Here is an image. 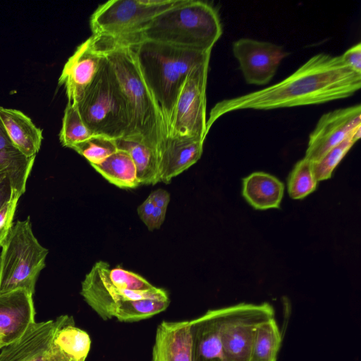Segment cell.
<instances>
[{
	"label": "cell",
	"instance_id": "obj_20",
	"mask_svg": "<svg viewBox=\"0 0 361 361\" xmlns=\"http://www.w3.org/2000/svg\"><path fill=\"white\" fill-rule=\"evenodd\" d=\"M0 121L13 144L27 157H35L42 144V130L16 109L0 106Z\"/></svg>",
	"mask_w": 361,
	"mask_h": 361
},
{
	"label": "cell",
	"instance_id": "obj_33",
	"mask_svg": "<svg viewBox=\"0 0 361 361\" xmlns=\"http://www.w3.org/2000/svg\"><path fill=\"white\" fill-rule=\"evenodd\" d=\"M14 197H18L12 188L8 176L0 172V209Z\"/></svg>",
	"mask_w": 361,
	"mask_h": 361
},
{
	"label": "cell",
	"instance_id": "obj_14",
	"mask_svg": "<svg viewBox=\"0 0 361 361\" xmlns=\"http://www.w3.org/2000/svg\"><path fill=\"white\" fill-rule=\"evenodd\" d=\"M32 295L24 289L0 293V344L20 338L35 322Z\"/></svg>",
	"mask_w": 361,
	"mask_h": 361
},
{
	"label": "cell",
	"instance_id": "obj_3",
	"mask_svg": "<svg viewBox=\"0 0 361 361\" xmlns=\"http://www.w3.org/2000/svg\"><path fill=\"white\" fill-rule=\"evenodd\" d=\"M92 43L111 65L126 101L129 127L123 138L143 142L155 149L159 156L161 146L167 137L166 130L133 50L128 46Z\"/></svg>",
	"mask_w": 361,
	"mask_h": 361
},
{
	"label": "cell",
	"instance_id": "obj_34",
	"mask_svg": "<svg viewBox=\"0 0 361 361\" xmlns=\"http://www.w3.org/2000/svg\"><path fill=\"white\" fill-rule=\"evenodd\" d=\"M148 197L156 207L167 209L170 202V194L166 190L159 188L154 190L149 195Z\"/></svg>",
	"mask_w": 361,
	"mask_h": 361
},
{
	"label": "cell",
	"instance_id": "obj_17",
	"mask_svg": "<svg viewBox=\"0 0 361 361\" xmlns=\"http://www.w3.org/2000/svg\"><path fill=\"white\" fill-rule=\"evenodd\" d=\"M151 361H193L190 320L158 325Z\"/></svg>",
	"mask_w": 361,
	"mask_h": 361
},
{
	"label": "cell",
	"instance_id": "obj_8",
	"mask_svg": "<svg viewBox=\"0 0 361 361\" xmlns=\"http://www.w3.org/2000/svg\"><path fill=\"white\" fill-rule=\"evenodd\" d=\"M224 308L221 326L224 361H250L256 328L274 317V310L268 302L240 303Z\"/></svg>",
	"mask_w": 361,
	"mask_h": 361
},
{
	"label": "cell",
	"instance_id": "obj_7",
	"mask_svg": "<svg viewBox=\"0 0 361 361\" xmlns=\"http://www.w3.org/2000/svg\"><path fill=\"white\" fill-rule=\"evenodd\" d=\"M180 0H111L99 5L91 15L92 36L116 41L140 34L159 14Z\"/></svg>",
	"mask_w": 361,
	"mask_h": 361
},
{
	"label": "cell",
	"instance_id": "obj_19",
	"mask_svg": "<svg viewBox=\"0 0 361 361\" xmlns=\"http://www.w3.org/2000/svg\"><path fill=\"white\" fill-rule=\"evenodd\" d=\"M51 341L54 354L61 361H85L91 347L88 333L75 326L72 316L63 314L54 319Z\"/></svg>",
	"mask_w": 361,
	"mask_h": 361
},
{
	"label": "cell",
	"instance_id": "obj_1",
	"mask_svg": "<svg viewBox=\"0 0 361 361\" xmlns=\"http://www.w3.org/2000/svg\"><path fill=\"white\" fill-rule=\"evenodd\" d=\"M360 87L361 73L346 66L341 56L319 53L279 82L216 103L207 120V131L218 118L231 111L323 104L349 97Z\"/></svg>",
	"mask_w": 361,
	"mask_h": 361
},
{
	"label": "cell",
	"instance_id": "obj_6",
	"mask_svg": "<svg viewBox=\"0 0 361 361\" xmlns=\"http://www.w3.org/2000/svg\"><path fill=\"white\" fill-rule=\"evenodd\" d=\"M48 252L34 235L29 216L15 222L1 245L0 293L24 289L33 295Z\"/></svg>",
	"mask_w": 361,
	"mask_h": 361
},
{
	"label": "cell",
	"instance_id": "obj_27",
	"mask_svg": "<svg viewBox=\"0 0 361 361\" xmlns=\"http://www.w3.org/2000/svg\"><path fill=\"white\" fill-rule=\"evenodd\" d=\"M94 134L82 119L75 104L68 103L64 110L59 140L63 147L72 148Z\"/></svg>",
	"mask_w": 361,
	"mask_h": 361
},
{
	"label": "cell",
	"instance_id": "obj_13",
	"mask_svg": "<svg viewBox=\"0 0 361 361\" xmlns=\"http://www.w3.org/2000/svg\"><path fill=\"white\" fill-rule=\"evenodd\" d=\"M102 56L88 38L77 47L66 61L59 84L64 87L68 103L76 104L81 99L96 75Z\"/></svg>",
	"mask_w": 361,
	"mask_h": 361
},
{
	"label": "cell",
	"instance_id": "obj_22",
	"mask_svg": "<svg viewBox=\"0 0 361 361\" xmlns=\"http://www.w3.org/2000/svg\"><path fill=\"white\" fill-rule=\"evenodd\" d=\"M35 158L27 157L13 144L0 121V172L8 176L19 197L25 192Z\"/></svg>",
	"mask_w": 361,
	"mask_h": 361
},
{
	"label": "cell",
	"instance_id": "obj_18",
	"mask_svg": "<svg viewBox=\"0 0 361 361\" xmlns=\"http://www.w3.org/2000/svg\"><path fill=\"white\" fill-rule=\"evenodd\" d=\"M225 308L208 310L190 320L193 361H224L221 326Z\"/></svg>",
	"mask_w": 361,
	"mask_h": 361
},
{
	"label": "cell",
	"instance_id": "obj_21",
	"mask_svg": "<svg viewBox=\"0 0 361 361\" xmlns=\"http://www.w3.org/2000/svg\"><path fill=\"white\" fill-rule=\"evenodd\" d=\"M283 194V183L269 173L256 171L243 179L242 195L255 209L279 208Z\"/></svg>",
	"mask_w": 361,
	"mask_h": 361
},
{
	"label": "cell",
	"instance_id": "obj_16",
	"mask_svg": "<svg viewBox=\"0 0 361 361\" xmlns=\"http://www.w3.org/2000/svg\"><path fill=\"white\" fill-rule=\"evenodd\" d=\"M204 141L187 136L167 137L159 153V182L169 183L201 157Z\"/></svg>",
	"mask_w": 361,
	"mask_h": 361
},
{
	"label": "cell",
	"instance_id": "obj_11",
	"mask_svg": "<svg viewBox=\"0 0 361 361\" xmlns=\"http://www.w3.org/2000/svg\"><path fill=\"white\" fill-rule=\"evenodd\" d=\"M232 50L245 82L256 85L268 84L288 55L280 45L250 38L234 42Z\"/></svg>",
	"mask_w": 361,
	"mask_h": 361
},
{
	"label": "cell",
	"instance_id": "obj_38",
	"mask_svg": "<svg viewBox=\"0 0 361 361\" xmlns=\"http://www.w3.org/2000/svg\"><path fill=\"white\" fill-rule=\"evenodd\" d=\"M1 348H0V350H1Z\"/></svg>",
	"mask_w": 361,
	"mask_h": 361
},
{
	"label": "cell",
	"instance_id": "obj_35",
	"mask_svg": "<svg viewBox=\"0 0 361 361\" xmlns=\"http://www.w3.org/2000/svg\"><path fill=\"white\" fill-rule=\"evenodd\" d=\"M155 208V205L147 197L144 202L140 204L137 209V214L142 221L147 226Z\"/></svg>",
	"mask_w": 361,
	"mask_h": 361
},
{
	"label": "cell",
	"instance_id": "obj_2",
	"mask_svg": "<svg viewBox=\"0 0 361 361\" xmlns=\"http://www.w3.org/2000/svg\"><path fill=\"white\" fill-rule=\"evenodd\" d=\"M126 46L130 47L135 54L161 111L168 137L183 82L197 68L209 63L211 51L183 49L143 39Z\"/></svg>",
	"mask_w": 361,
	"mask_h": 361
},
{
	"label": "cell",
	"instance_id": "obj_4",
	"mask_svg": "<svg viewBox=\"0 0 361 361\" xmlns=\"http://www.w3.org/2000/svg\"><path fill=\"white\" fill-rule=\"evenodd\" d=\"M222 32L219 16L213 6L202 1L180 0L135 35L140 40L212 51Z\"/></svg>",
	"mask_w": 361,
	"mask_h": 361
},
{
	"label": "cell",
	"instance_id": "obj_36",
	"mask_svg": "<svg viewBox=\"0 0 361 361\" xmlns=\"http://www.w3.org/2000/svg\"><path fill=\"white\" fill-rule=\"evenodd\" d=\"M166 210L167 209H166L159 208L155 206L148 225L147 226L149 231L159 229L165 220Z\"/></svg>",
	"mask_w": 361,
	"mask_h": 361
},
{
	"label": "cell",
	"instance_id": "obj_30",
	"mask_svg": "<svg viewBox=\"0 0 361 361\" xmlns=\"http://www.w3.org/2000/svg\"><path fill=\"white\" fill-rule=\"evenodd\" d=\"M106 280L114 287L123 290L145 291L155 288L142 276L121 267L110 268L108 263L99 261Z\"/></svg>",
	"mask_w": 361,
	"mask_h": 361
},
{
	"label": "cell",
	"instance_id": "obj_23",
	"mask_svg": "<svg viewBox=\"0 0 361 361\" xmlns=\"http://www.w3.org/2000/svg\"><path fill=\"white\" fill-rule=\"evenodd\" d=\"M110 183L123 189L140 185L136 165L129 153L118 149L104 161L91 165Z\"/></svg>",
	"mask_w": 361,
	"mask_h": 361
},
{
	"label": "cell",
	"instance_id": "obj_24",
	"mask_svg": "<svg viewBox=\"0 0 361 361\" xmlns=\"http://www.w3.org/2000/svg\"><path fill=\"white\" fill-rule=\"evenodd\" d=\"M115 140L117 148L128 152L133 159L140 185H155L159 182V156L155 149L138 140L123 137Z\"/></svg>",
	"mask_w": 361,
	"mask_h": 361
},
{
	"label": "cell",
	"instance_id": "obj_26",
	"mask_svg": "<svg viewBox=\"0 0 361 361\" xmlns=\"http://www.w3.org/2000/svg\"><path fill=\"white\" fill-rule=\"evenodd\" d=\"M287 183L292 199L301 200L313 192L319 181L314 175L312 162L305 157L299 160L289 173Z\"/></svg>",
	"mask_w": 361,
	"mask_h": 361
},
{
	"label": "cell",
	"instance_id": "obj_5",
	"mask_svg": "<svg viewBox=\"0 0 361 361\" xmlns=\"http://www.w3.org/2000/svg\"><path fill=\"white\" fill-rule=\"evenodd\" d=\"M102 55L96 75L75 105L94 135L116 140L125 137L128 130L127 104L111 65Z\"/></svg>",
	"mask_w": 361,
	"mask_h": 361
},
{
	"label": "cell",
	"instance_id": "obj_12",
	"mask_svg": "<svg viewBox=\"0 0 361 361\" xmlns=\"http://www.w3.org/2000/svg\"><path fill=\"white\" fill-rule=\"evenodd\" d=\"M360 126V104L323 114L310 134L305 158L317 162Z\"/></svg>",
	"mask_w": 361,
	"mask_h": 361
},
{
	"label": "cell",
	"instance_id": "obj_37",
	"mask_svg": "<svg viewBox=\"0 0 361 361\" xmlns=\"http://www.w3.org/2000/svg\"><path fill=\"white\" fill-rule=\"evenodd\" d=\"M0 348H2V347H1V344H0Z\"/></svg>",
	"mask_w": 361,
	"mask_h": 361
},
{
	"label": "cell",
	"instance_id": "obj_10",
	"mask_svg": "<svg viewBox=\"0 0 361 361\" xmlns=\"http://www.w3.org/2000/svg\"><path fill=\"white\" fill-rule=\"evenodd\" d=\"M80 295L103 320L114 319L116 311L131 300L169 295L164 289L156 286L145 291L117 288L106 280L99 262L94 264L82 281Z\"/></svg>",
	"mask_w": 361,
	"mask_h": 361
},
{
	"label": "cell",
	"instance_id": "obj_28",
	"mask_svg": "<svg viewBox=\"0 0 361 361\" xmlns=\"http://www.w3.org/2000/svg\"><path fill=\"white\" fill-rule=\"evenodd\" d=\"M360 137L361 126L342 142L330 149L320 160L312 163L314 173L319 182L331 177L336 167Z\"/></svg>",
	"mask_w": 361,
	"mask_h": 361
},
{
	"label": "cell",
	"instance_id": "obj_9",
	"mask_svg": "<svg viewBox=\"0 0 361 361\" xmlns=\"http://www.w3.org/2000/svg\"><path fill=\"white\" fill-rule=\"evenodd\" d=\"M209 64L197 68L183 82L178 96L168 137H192L204 142L208 134L206 89Z\"/></svg>",
	"mask_w": 361,
	"mask_h": 361
},
{
	"label": "cell",
	"instance_id": "obj_15",
	"mask_svg": "<svg viewBox=\"0 0 361 361\" xmlns=\"http://www.w3.org/2000/svg\"><path fill=\"white\" fill-rule=\"evenodd\" d=\"M54 320L33 323L17 341L1 348L0 361H60L51 341Z\"/></svg>",
	"mask_w": 361,
	"mask_h": 361
},
{
	"label": "cell",
	"instance_id": "obj_29",
	"mask_svg": "<svg viewBox=\"0 0 361 361\" xmlns=\"http://www.w3.org/2000/svg\"><path fill=\"white\" fill-rule=\"evenodd\" d=\"M71 149L85 157L90 165L102 162L118 149L115 140L101 135H93Z\"/></svg>",
	"mask_w": 361,
	"mask_h": 361
},
{
	"label": "cell",
	"instance_id": "obj_32",
	"mask_svg": "<svg viewBox=\"0 0 361 361\" xmlns=\"http://www.w3.org/2000/svg\"><path fill=\"white\" fill-rule=\"evenodd\" d=\"M341 59L354 71L361 73V44L359 42L346 50Z\"/></svg>",
	"mask_w": 361,
	"mask_h": 361
},
{
	"label": "cell",
	"instance_id": "obj_31",
	"mask_svg": "<svg viewBox=\"0 0 361 361\" xmlns=\"http://www.w3.org/2000/svg\"><path fill=\"white\" fill-rule=\"evenodd\" d=\"M19 198L14 197L0 209V246L3 245L13 225V219Z\"/></svg>",
	"mask_w": 361,
	"mask_h": 361
},
{
	"label": "cell",
	"instance_id": "obj_25",
	"mask_svg": "<svg viewBox=\"0 0 361 361\" xmlns=\"http://www.w3.org/2000/svg\"><path fill=\"white\" fill-rule=\"evenodd\" d=\"M281 341V334L274 317L261 322L255 330L250 361H276Z\"/></svg>",
	"mask_w": 361,
	"mask_h": 361
}]
</instances>
